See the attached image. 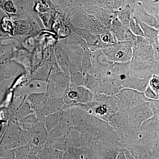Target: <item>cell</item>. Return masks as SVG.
<instances>
[{"label": "cell", "instance_id": "cell-2", "mask_svg": "<svg viewBox=\"0 0 159 159\" xmlns=\"http://www.w3.org/2000/svg\"><path fill=\"white\" fill-rule=\"evenodd\" d=\"M38 157L39 159H61V156L58 152L48 148L41 151Z\"/></svg>", "mask_w": 159, "mask_h": 159}, {"label": "cell", "instance_id": "cell-3", "mask_svg": "<svg viewBox=\"0 0 159 159\" xmlns=\"http://www.w3.org/2000/svg\"><path fill=\"white\" fill-rule=\"evenodd\" d=\"M0 27L3 32L13 35L14 27L13 25L10 20L4 18L0 23Z\"/></svg>", "mask_w": 159, "mask_h": 159}, {"label": "cell", "instance_id": "cell-5", "mask_svg": "<svg viewBox=\"0 0 159 159\" xmlns=\"http://www.w3.org/2000/svg\"><path fill=\"white\" fill-rule=\"evenodd\" d=\"M77 93L75 92H71L69 93V97L71 99H74L75 97H77Z\"/></svg>", "mask_w": 159, "mask_h": 159}, {"label": "cell", "instance_id": "cell-6", "mask_svg": "<svg viewBox=\"0 0 159 159\" xmlns=\"http://www.w3.org/2000/svg\"><path fill=\"white\" fill-rule=\"evenodd\" d=\"M36 159H39V158H36Z\"/></svg>", "mask_w": 159, "mask_h": 159}, {"label": "cell", "instance_id": "cell-1", "mask_svg": "<svg viewBox=\"0 0 159 159\" xmlns=\"http://www.w3.org/2000/svg\"><path fill=\"white\" fill-rule=\"evenodd\" d=\"M13 27V32L16 35L27 34L29 33L31 30V26L30 24L25 20H21L15 22Z\"/></svg>", "mask_w": 159, "mask_h": 159}, {"label": "cell", "instance_id": "cell-4", "mask_svg": "<svg viewBox=\"0 0 159 159\" xmlns=\"http://www.w3.org/2000/svg\"><path fill=\"white\" fill-rule=\"evenodd\" d=\"M3 9L6 12L11 14H14L16 12V9L14 4L11 1H4L3 3Z\"/></svg>", "mask_w": 159, "mask_h": 159}]
</instances>
